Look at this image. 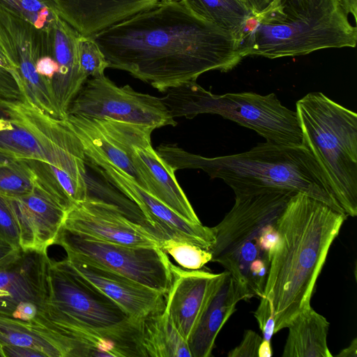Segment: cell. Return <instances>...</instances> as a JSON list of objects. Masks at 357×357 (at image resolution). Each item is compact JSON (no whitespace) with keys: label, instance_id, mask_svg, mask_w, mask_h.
<instances>
[{"label":"cell","instance_id":"1","mask_svg":"<svg viewBox=\"0 0 357 357\" xmlns=\"http://www.w3.org/2000/svg\"><path fill=\"white\" fill-rule=\"evenodd\" d=\"M90 37L108 68L126 71L162 93L209 70L228 71L243 59L233 36L181 1L159 2Z\"/></svg>","mask_w":357,"mask_h":357},{"label":"cell","instance_id":"2","mask_svg":"<svg viewBox=\"0 0 357 357\" xmlns=\"http://www.w3.org/2000/svg\"><path fill=\"white\" fill-rule=\"evenodd\" d=\"M347 218L303 193L288 201L277 221L279 238L263 296L274 313L275 333L311 306L316 282Z\"/></svg>","mask_w":357,"mask_h":357},{"label":"cell","instance_id":"3","mask_svg":"<svg viewBox=\"0 0 357 357\" xmlns=\"http://www.w3.org/2000/svg\"><path fill=\"white\" fill-rule=\"evenodd\" d=\"M155 151L174 172L202 169L211 178L223 180L235 195L301 192L344 213L326 174L303 144L266 142L243 153L214 158L187 152L176 144H161Z\"/></svg>","mask_w":357,"mask_h":357},{"label":"cell","instance_id":"4","mask_svg":"<svg viewBox=\"0 0 357 357\" xmlns=\"http://www.w3.org/2000/svg\"><path fill=\"white\" fill-rule=\"evenodd\" d=\"M357 29L340 0H270L249 21L240 52L268 59L354 47Z\"/></svg>","mask_w":357,"mask_h":357},{"label":"cell","instance_id":"5","mask_svg":"<svg viewBox=\"0 0 357 357\" xmlns=\"http://www.w3.org/2000/svg\"><path fill=\"white\" fill-rule=\"evenodd\" d=\"M292 195L279 192L235 195L231 209L212 227L211 261L230 273L244 300L264 296L279 238L277 221Z\"/></svg>","mask_w":357,"mask_h":357},{"label":"cell","instance_id":"6","mask_svg":"<svg viewBox=\"0 0 357 357\" xmlns=\"http://www.w3.org/2000/svg\"><path fill=\"white\" fill-rule=\"evenodd\" d=\"M0 155L48 165L59 183L88 191L83 146L64 119L22 100L0 98Z\"/></svg>","mask_w":357,"mask_h":357},{"label":"cell","instance_id":"7","mask_svg":"<svg viewBox=\"0 0 357 357\" xmlns=\"http://www.w3.org/2000/svg\"><path fill=\"white\" fill-rule=\"evenodd\" d=\"M303 144L328 179L347 216L357 215V114L321 92L296 103Z\"/></svg>","mask_w":357,"mask_h":357},{"label":"cell","instance_id":"8","mask_svg":"<svg viewBox=\"0 0 357 357\" xmlns=\"http://www.w3.org/2000/svg\"><path fill=\"white\" fill-rule=\"evenodd\" d=\"M161 99L173 118L218 114L255 130L268 142L288 146L303 143L296 112L284 106L273 93L215 95L195 81L168 89Z\"/></svg>","mask_w":357,"mask_h":357},{"label":"cell","instance_id":"9","mask_svg":"<svg viewBox=\"0 0 357 357\" xmlns=\"http://www.w3.org/2000/svg\"><path fill=\"white\" fill-rule=\"evenodd\" d=\"M49 301L43 326L61 319L105 332L128 330L140 321L132 319L114 301L86 283L62 261L50 259Z\"/></svg>","mask_w":357,"mask_h":357},{"label":"cell","instance_id":"10","mask_svg":"<svg viewBox=\"0 0 357 357\" xmlns=\"http://www.w3.org/2000/svg\"><path fill=\"white\" fill-rule=\"evenodd\" d=\"M66 253L114 271L167 295L172 262L160 248L135 247L98 241L61 227L54 241Z\"/></svg>","mask_w":357,"mask_h":357},{"label":"cell","instance_id":"11","mask_svg":"<svg viewBox=\"0 0 357 357\" xmlns=\"http://www.w3.org/2000/svg\"><path fill=\"white\" fill-rule=\"evenodd\" d=\"M109 118L159 128L177 123L161 98L116 85L105 74L89 78L70 103L67 115Z\"/></svg>","mask_w":357,"mask_h":357},{"label":"cell","instance_id":"12","mask_svg":"<svg viewBox=\"0 0 357 357\" xmlns=\"http://www.w3.org/2000/svg\"><path fill=\"white\" fill-rule=\"evenodd\" d=\"M47 250L20 249L0 264V317L43 325L49 301Z\"/></svg>","mask_w":357,"mask_h":357},{"label":"cell","instance_id":"13","mask_svg":"<svg viewBox=\"0 0 357 357\" xmlns=\"http://www.w3.org/2000/svg\"><path fill=\"white\" fill-rule=\"evenodd\" d=\"M86 157L89 165L97 171L106 182L139 208L153 233L160 241L167 238L184 240L207 250H211L215 243L212 227L186 221L142 188L127 174L105 159L94 155Z\"/></svg>","mask_w":357,"mask_h":357},{"label":"cell","instance_id":"14","mask_svg":"<svg viewBox=\"0 0 357 357\" xmlns=\"http://www.w3.org/2000/svg\"><path fill=\"white\" fill-rule=\"evenodd\" d=\"M62 227L107 243L160 248L161 241L148 229L130 220L116 206L97 199H86L73 204Z\"/></svg>","mask_w":357,"mask_h":357},{"label":"cell","instance_id":"15","mask_svg":"<svg viewBox=\"0 0 357 357\" xmlns=\"http://www.w3.org/2000/svg\"><path fill=\"white\" fill-rule=\"evenodd\" d=\"M86 283L118 305L130 318L142 321L165 310L166 294L72 254L61 260Z\"/></svg>","mask_w":357,"mask_h":357},{"label":"cell","instance_id":"16","mask_svg":"<svg viewBox=\"0 0 357 357\" xmlns=\"http://www.w3.org/2000/svg\"><path fill=\"white\" fill-rule=\"evenodd\" d=\"M172 280L165 310L187 341L195 331L222 273L185 269L171 264Z\"/></svg>","mask_w":357,"mask_h":357},{"label":"cell","instance_id":"17","mask_svg":"<svg viewBox=\"0 0 357 357\" xmlns=\"http://www.w3.org/2000/svg\"><path fill=\"white\" fill-rule=\"evenodd\" d=\"M153 127L144 126L136 139L131 159L144 181L146 191L186 221L201 224L192 205L177 182L175 172L151 145Z\"/></svg>","mask_w":357,"mask_h":357},{"label":"cell","instance_id":"18","mask_svg":"<svg viewBox=\"0 0 357 357\" xmlns=\"http://www.w3.org/2000/svg\"><path fill=\"white\" fill-rule=\"evenodd\" d=\"M20 231L23 250H47L54 245L68 210L36 185L31 193L8 197Z\"/></svg>","mask_w":357,"mask_h":357},{"label":"cell","instance_id":"19","mask_svg":"<svg viewBox=\"0 0 357 357\" xmlns=\"http://www.w3.org/2000/svg\"><path fill=\"white\" fill-rule=\"evenodd\" d=\"M8 43L18 66L25 101L54 118L64 119L50 83L36 70L37 61L47 55L43 40L33 31L20 28L10 33Z\"/></svg>","mask_w":357,"mask_h":357},{"label":"cell","instance_id":"20","mask_svg":"<svg viewBox=\"0 0 357 357\" xmlns=\"http://www.w3.org/2000/svg\"><path fill=\"white\" fill-rule=\"evenodd\" d=\"M80 35L59 17L49 35L48 55L59 66V72L50 82V86L64 119L68 107L88 79L80 71L77 40Z\"/></svg>","mask_w":357,"mask_h":357},{"label":"cell","instance_id":"21","mask_svg":"<svg viewBox=\"0 0 357 357\" xmlns=\"http://www.w3.org/2000/svg\"><path fill=\"white\" fill-rule=\"evenodd\" d=\"M241 300H244L241 291L230 273L225 271L188 340L192 357L211 356L220 331Z\"/></svg>","mask_w":357,"mask_h":357},{"label":"cell","instance_id":"22","mask_svg":"<svg viewBox=\"0 0 357 357\" xmlns=\"http://www.w3.org/2000/svg\"><path fill=\"white\" fill-rule=\"evenodd\" d=\"M0 344L29 347L45 357H81L76 342L59 330L0 317Z\"/></svg>","mask_w":357,"mask_h":357},{"label":"cell","instance_id":"23","mask_svg":"<svg viewBox=\"0 0 357 357\" xmlns=\"http://www.w3.org/2000/svg\"><path fill=\"white\" fill-rule=\"evenodd\" d=\"M330 324L311 306L299 312L289 329L282 357H332L327 344Z\"/></svg>","mask_w":357,"mask_h":357},{"label":"cell","instance_id":"24","mask_svg":"<svg viewBox=\"0 0 357 357\" xmlns=\"http://www.w3.org/2000/svg\"><path fill=\"white\" fill-rule=\"evenodd\" d=\"M144 357H192L187 341L164 310L142 321Z\"/></svg>","mask_w":357,"mask_h":357},{"label":"cell","instance_id":"25","mask_svg":"<svg viewBox=\"0 0 357 357\" xmlns=\"http://www.w3.org/2000/svg\"><path fill=\"white\" fill-rule=\"evenodd\" d=\"M198 17L229 33L239 43L254 16L242 0H181Z\"/></svg>","mask_w":357,"mask_h":357},{"label":"cell","instance_id":"26","mask_svg":"<svg viewBox=\"0 0 357 357\" xmlns=\"http://www.w3.org/2000/svg\"><path fill=\"white\" fill-rule=\"evenodd\" d=\"M0 6L47 34L61 17L55 0H0Z\"/></svg>","mask_w":357,"mask_h":357},{"label":"cell","instance_id":"27","mask_svg":"<svg viewBox=\"0 0 357 357\" xmlns=\"http://www.w3.org/2000/svg\"><path fill=\"white\" fill-rule=\"evenodd\" d=\"M36 186L35 174L25 160H0V195L20 197L31 193Z\"/></svg>","mask_w":357,"mask_h":357},{"label":"cell","instance_id":"28","mask_svg":"<svg viewBox=\"0 0 357 357\" xmlns=\"http://www.w3.org/2000/svg\"><path fill=\"white\" fill-rule=\"evenodd\" d=\"M160 248L170 255L178 266L188 270H198L211 261L212 254L190 241L167 238L161 241Z\"/></svg>","mask_w":357,"mask_h":357},{"label":"cell","instance_id":"29","mask_svg":"<svg viewBox=\"0 0 357 357\" xmlns=\"http://www.w3.org/2000/svg\"><path fill=\"white\" fill-rule=\"evenodd\" d=\"M79 67L88 79L104 75L108 63L102 52L91 37L80 36L77 40Z\"/></svg>","mask_w":357,"mask_h":357},{"label":"cell","instance_id":"30","mask_svg":"<svg viewBox=\"0 0 357 357\" xmlns=\"http://www.w3.org/2000/svg\"><path fill=\"white\" fill-rule=\"evenodd\" d=\"M0 238L14 250L21 248L17 218L7 197L0 195Z\"/></svg>","mask_w":357,"mask_h":357},{"label":"cell","instance_id":"31","mask_svg":"<svg viewBox=\"0 0 357 357\" xmlns=\"http://www.w3.org/2000/svg\"><path fill=\"white\" fill-rule=\"evenodd\" d=\"M260 302L254 316L262 333V340L270 342L275 334V316L266 298H259Z\"/></svg>","mask_w":357,"mask_h":357},{"label":"cell","instance_id":"32","mask_svg":"<svg viewBox=\"0 0 357 357\" xmlns=\"http://www.w3.org/2000/svg\"><path fill=\"white\" fill-rule=\"evenodd\" d=\"M262 337L252 330L244 331L241 343L229 351L228 357H256Z\"/></svg>","mask_w":357,"mask_h":357},{"label":"cell","instance_id":"33","mask_svg":"<svg viewBox=\"0 0 357 357\" xmlns=\"http://www.w3.org/2000/svg\"><path fill=\"white\" fill-rule=\"evenodd\" d=\"M36 68L38 73L50 82L59 72V66L56 61L50 55L41 56L37 61Z\"/></svg>","mask_w":357,"mask_h":357},{"label":"cell","instance_id":"34","mask_svg":"<svg viewBox=\"0 0 357 357\" xmlns=\"http://www.w3.org/2000/svg\"><path fill=\"white\" fill-rule=\"evenodd\" d=\"M4 357H45L44 354L35 349L11 344H2Z\"/></svg>","mask_w":357,"mask_h":357},{"label":"cell","instance_id":"35","mask_svg":"<svg viewBox=\"0 0 357 357\" xmlns=\"http://www.w3.org/2000/svg\"><path fill=\"white\" fill-rule=\"evenodd\" d=\"M0 59L12 70L18 72V67L13 56L6 47L1 38L0 37Z\"/></svg>","mask_w":357,"mask_h":357},{"label":"cell","instance_id":"36","mask_svg":"<svg viewBox=\"0 0 357 357\" xmlns=\"http://www.w3.org/2000/svg\"><path fill=\"white\" fill-rule=\"evenodd\" d=\"M250 10L253 15L261 12L268 3L270 0H242Z\"/></svg>","mask_w":357,"mask_h":357},{"label":"cell","instance_id":"37","mask_svg":"<svg viewBox=\"0 0 357 357\" xmlns=\"http://www.w3.org/2000/svg\"><path fill=\"white\" fill-rule=\"evenodd\" d=\"M16 251L0 238V264L8 259Z\"/></svg>","mask_w":357,"mask_h":357},{"label":"cell","instance_id":"38","mask_svg":"<svg viewBox=\"0 0 357 357\" xmlns=\"http://www.w3.org/2000/svg\"><path fill=\"white\" fill-rule=\"evenodd\" d=\"M337 357H356L357 356V339L354 338L351 344L340 351L336 355Z\"/></svg>","mask_w":357,"mask_h":357},{"label":"cell","instance_id":"39","mask_svg":"<svg viewBox=\"0 0 357 357\" xmlns=\"http://www.w3.org/2000/svg\"><path fill=\"white\" fill-rule=\"evenodd\" d=\"M346 13H351L355 20L357 17V0H340Z\"/></svg>","mask_w":357,"mask_h":357},{"label":"cell","instance_id":"40","mask_svg":"<svg viewBox=\"0 0 357 357\" xmlns=\"http://www.w3.org/2000/svg\"><path fill=\"white\" fill-rule=\"evenodd\" d=\"M272 355L271 342L262 340L258 350V357H271Z\"/></svg>","mask_w":357,"mask_h":357},{"label":"cell","instance_id":"41","mask_svg":"<svg viewBox=\"0 0 357 357\" xmlns=\"http://www.w3.org/2000/svg\"><path fill=\"white\" fill-rule=\"evenodd\" d=\"M181 1V0H159V2L161 3H173V2H178Z\"/></svg>","mask_w":357,"mask_h":357},{"label":"cell","instance_id":"42","mask_svg":"<svg viewBox=\"0 0 357 357\" xmlns=\"http://www.w3.org/2000/svg\"><path fill=\"white\" fill-rule=\"evenodd\" d=\"M8 295V292L3 290H0V296H6Z\"/></svg>","mask_w":357,"mask_h":357},{"label":"cell","instance_id":"43","mask_svg":"<svg viewBox=\"0 0 357 357\" xmlns=\"http://www.w3.org/2000/svg\"><path fill=\"white\" fill-rule=\"evenodd\" d=\"M0 357H4L1 344H0Z\"/></svg>","mask_w":357,"mask_h":357}]
</instances>
